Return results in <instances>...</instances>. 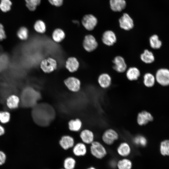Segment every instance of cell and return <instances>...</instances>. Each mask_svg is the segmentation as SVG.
Listing matches in <instances>:
<instances>
[{
    "label": "cell",
    "mask_w": 169,
    "mask_h": 169,
    "mask_svg": "<svg viewBox=\"0 0 169 169\" xmlns=\"http://www.w3.org/2000/svg\"><path fill=\"white\" fill-rule=\"evenodd\" d=\"M118 154L122 156H128L131 152V148L129 144L125 142L121 143L117 149Z\"/></svg>",
    "instance_id": "cell-21"
},
{
    "label": "cell",
    "mask_w": 169,
    "mask_h": 169,
    "mask_svg": "<svg viewBox=\"0 0 169 169\" xmlns=\"http://www.w3.org/2000/svg\"><path fill=\"white\" fill-rule=\"evenodd\" d=\"M111 9L114 12H120L125 9L126 3L125 0H110Z\"/></svg>",
    "instance_id": "cell-18"
},
{
    "label": "cell",
    "mask_w": 169,
    "mask_h": 169,
    "mask_svg": "<svg viewBox=\"0 0 169 169\" xmlns=\"http://www.w3.org/2000/svg\"><path fill=\"white\" fill-rule=\"evenodd\" d=\"M11 115L10 113L7 111H0V122L3 124L8 123L10 120Z\"/></svg>",
    "instance_id": "cell-33"
},
{
    "label": "cell",
    "mask_w": 169,
    "mask_h": 169,
    "mask_svg": "<svg viewBox=\"0 0 169 169\" xmlns=\"http://www.w3.org/2000/svg\"><path fill=\"white\" fill-rule=\"evenodd\" d=\"M155 78L151 73H147L143 76V83L144 85L147 87H151L154 84Z\"/></svg>",
    "instance_id": "cell-24"
},
{
    "label": "cell",
    "mask_w": 169,
    "mask_h": 169,
    "mask_svg": "<svg viewBox=\"0 0 169 169\" xmlns=\"http://www.w3.org/2000/svg\"><path fill=\"white\" fill-rule=\"evenodd\" d=\"M26 5L30 11H33L36 10L37 7L41 3V0H25Z\"/></svg>",
    "instance_id": "cell-30"
},
{
    "label": "cell",
    "mask_w": 169,
    "mask_h": 169,
    "mask_svg": "<svg viewBox=\"0 0 169 169\" xmlns=\"http://www.w3.org/2000/svg\"><path fill=\"white\" fill-rule=\"evenodd\" d=\"M132 164L131 161L127 159H124L119 161L117 166L118 169H131Z\"/></svg>",
    "instance_id": "cell-28"
},
{
    "label": "cell",
    "mask_w": 169,
    "mask_h": 169,
    "mask_svg": "<svg viewBox=\"0 0 169 169\" xmlns=\"http://www.w3.org/2000/svg\"><path fill=\"white\" fill-rule=\"evenodd\" d=\"M48 1L52 5L59 7L63 5L64 0H48Z\"/></svg>",
    "instance_id": "cell-37"
},
{
    "label": "cell",
    "mask_w": 169,
    "mask_h": 169,
    "mask_svg": "<svg viewBox=\"0 0 169 169\" xmlns=\"http://www.w3.org/2000/svg\"><path fill=\"white\" fill-rule=\"evenodd\" d=\"M6 104L7 107L11 110L17 108L20 103V98L17 95L11 94L6 99Z\"/></svg>",
    "instance_id": "cell-12"
},
{
    "label": "cell",
    "mask_w": 169,
    "mask_h": 169,
    "mask_svg": "<svg viewBox=\"0 0 169 169\" xmlns=\"http://www.w3.org/2000/svg\"><path fill=\"white\" fill-rule=\"evenodd\" d=\"M7 159V156L6 153L3 150H0V166L5 163Z\"/></svg>",
    "instance_id": "cell-36"
},
{
    "label": "cell",
    "mask_w": 169,
    "mask_h": 169,
    "mask_svg": "<svg viewBox=\"0 0 169 169\" xmlns=\"http://www.w3.org/2000/svg\"><path fill=\"white\" fill-rule=\"evenodd\" d=\"M75 164V161L73 158L69 157L64 160V166L65 169H74Z\"/></svg>",
    "instance_id": "cell-34"
},
{
    "label": "cell",
    "mask_w": 169,
    "mask_h": 169,
    "mask_svg": "<svg viewBox=\"0 0 169 169\" xmlns=\"http://www.w3.org/2000/svg\"><path fill=\"white\" fill-rule=\"evenodd\" d=\"M140 59L142 62L146 64L151 63L155 60L153 53L147 49H145L141 54Z\"/></svg>",
    "instance_id": "cell-19"
},
{
    "label": "cell",
    "mask_w": 169,
    "mask_h": 169,
    "mask_svg": "<svg viewBox=\"0 0 169 169\" xmlns=\"http://www.w3.org/2000/svg\"><path fill=\"white\" fill-rule=\"evenodd\" d=\"M126 76L129 81H133L138 79L141 75V72L139 69L136 67L132 66L126 70Z\"/></svg>",
    "instance_id": "cell-16"
},
{
    "label": "cell",
    "mask_w": 169,
    "mask_h": 169,
    "mask_svg": "<svg viewBox=\"0 0 169 169\" xmlns=\"http://www.w3.org/2000/svg\"><path fill=\"white\" fill-rule=\"evenodd\" d=\"M153 120V117L151 114L146 110L139 112L137 115V122L140 126L145 125Z\"/></svg>",
    "instance_id": "cell-11"
},
{
    "label": "cell",
    "mask_w": 169,
    "mask_h": 169,
    "mask_svg": "<svg viewBox=\"0 0 169 169\" xmlns=\"http://www.w3.org/2000/svg\"><path fill=\"white\" fill-rule=\"evenodd\" d=\"M33 28L34 30L40 33H45L46 30V27L45 23L41 20H38L35 23Z\"/></svg>",
    "instance_id": "cell-27"
},
{
    "label": "cell",
    "mask_w": 169,
    "mask_h": 169,
    "mask_svg": "<svg viewBox=\"0 0 169 169\" xmlns=\"http://www.w3.org/2000/svg\"><path fill=\"white\" fill-rule=\"evenodd\" d=\"M101 41L104 44L108 46L113 45L117 41L115 33L111 30H107L103 33Z\"/></svg>",
    "instance_id": "cell-8"
},
{
    "label": "cell",
    "mask_w": 169,
    "mask_h": 169,
    "mask_svg": "<svg viewBox=\"0 0 169 169\" xmlns=\"http://www.w3.org/2000/svg\"><path fill=\"white\" fill-rule=\"evenodd\" d=\"M155 79L162 85H169V70L166 69H159L156 72Z\"/></svg>",
    "instance_id": "cell-7"
},
{
    "label": "cell",
    "mask_w": 169,
    "mask_h": 169,
    "mask_svg": "<svg viewBox=\"0 0 169 169\" xmlns=\"http://www.w3.org/2000/svg\"><path fill=\"white\" fill-rule=\"evenodd\" d=\"M82 122L79 118L72 119L68 123V126L70 131L73 132H78L82 128Z\"/></svg>",
    "instance_id": "cell-20"
},
{
    "label": "cell",
    "mask_w": 169,
    "mask_h": 169,
    "mask_svg": "<svg viewBox=\"0 0 169 169\" xmlns=\"http://www.w3.org/2000/svg\"><path fill=\"white\" fill-rule=\"evenodd\" d=\"M5 133L4 127L0 124V136L3 135Z\"/></svg>",
    "instance_id": "cell-38"
},
{
    "label": "cell",
    "mask_w": 169,
    "mask_h": 169,
    "mask_svg": "<svg viewBox=\"0 0 169 169\" xmlns=\"http://www.w3.org/2000/svg\"><path fill=\"white\" fill-rule=\"evenodd\" d=\"M98 82L100 86L104 89H107L110 86L112 78L107 73H104L100 74L98 78Z\"/></svg>",
    "instance_id": "cell-13"
},
{
    "label": "cell",
    "mask_w": 169,
    "mask_h": 169,
    "mask_svg": "<svg viewBox=\"0 0 169 169\" xmlns=\"http://www.w3.org/2000/svg\"><path fill=\"white\" fill-rule=\"evenodd\" d=\"M59 144L62 148L66 150L74 146V140L70 136L65 135L61 138L59 141Z\"/></svg>",
    "instance_id": "cell-14"
},
{
    "label": "cell",
    "mask_w": 169,
    "mask_h": 169,
    "mask_svg": "<svg viewBox=\"0 0 169 169\" xmlns=\"http://www.w3.org/2000/svg\"><path fill=\"white\" fill-rule=\"evenodd\" d=\"M119 26L122 29L129 31L132 29L134 27V22L129 15L124 13L119 20Z\"/></svg>",
    "instance_id": "cell-9"
},
{
    "label": "cell",
    "mask_w": 169,
    "mask_h": 169,
    "mask_svg": "<svg viewBox=\"0 0 169 169\" xmlns=\"http://www.w3.org/2000/svg\"><path fill=\"white\" fill-rule=\"evenodd\" d=\"M149 41L151 47L153 49H159L161 46L162 43L157 35L154 34L151 36L149 38Z\"/></svg>",
    "instance_id": "cell-26"
},
{
    "label": "cell",
    "mask_w": 169,
    "mask_h": 169,
    "mask_svg": "<svg viewBox=\"0 0 169 169\" xmlns=\"http://www.w3.org/2000/svg\"><path fill=\"white\" fill-rule=\"evenodd\" d=\"M98 43L93 35L88 34L85 36L83 42V46L86 51H93L98 48Z\"/></svg>",
    "instance_id": "cell-3"
},
{
    "label": "cell",
    "mask_w": 169,
    "mask_h": 169,
    "mask_svg": "<svg viewBox=\"0 0 169 169\" xmlns=\"http://www.w3.org/2000/svg\"><path fill=\"white\" fill-rule=\"evenodd\" d=\"M113 69L118 73H123L125 71L127 68L125 59L120 55L115 57L112 60Z\"/></svg>",
    "instance_id": "cell-5"
},
{
    "label": "cell",
    "mask_w": 169,
    "mask_h": 169,
    "mask_svg": "<svg viewBox=\"0 0 169 169\" xmlns=\"http://www.w3.org/2000/svg\"><path fill=\"white\" fill-rule=\"evenodd\" d=\"M7 38V35L3 25L0 23V42L3 41Z\"/></svg>",
    "instance_id": "cell-35"
},
{
    "label": "cell",
    "mask_w": 169,
    "mask_h": 169,
    "mask_svg": "<svg viewBox=\"0 0 169 169\" xmlns=\"http://www.w3.org/2000/svg\"><path fill=\"white\" fill-rule=\"evenodd\" d=\"M90 144V152L94 156L98 159H101L106 155V150L100 142L94 141Z\"/></svg>",
    "instance_id": "cell-1"
},
{
    "label": "cell",
    "mask_w": 169,
    "mask_h": 169,
    "mask_svg": "<svg viewBox=\"0 0 169 169\" xmlns=\"http://www.w3.org/2000/svg\"><path fill=\"white\" fill-rule=\"evenodd\" d=\"M87 169H96L95 168L93 167H91L90 168H89Z\"/></svg>",
    "instance_id": "cell-39"
},
{
    "label": "cell",
    "mask_w": 169,
    "mask_h": 169,
    "mask_svg": "<svg viewBox=\"0 0 169 169\" xmlns=\"http://www.w3.org/2000/svg\"><path fill=\"white\" fill-rule=\"evenodd\" d=\"M133 141L136 145L142 146H145L147 143L146 138L142 135H138L136 136L133 138Z\"/></svg>",
    "instance_id": "cell-31"
},
{
    "label": "cell",
    "mask_w": 169,
    "mask_h": 169,
    "mask_svg": "<svg viewBox=\"0 0 169 169\" xmlns=\"http://www.w3.org/2000/svg\"><path fill=\"white\" fill-rule=\"evenodd\" d=\"M73 152L77 156L84 155L87 152L86 146L83 142H79L77 143L73 147Z\"/></svg>",
    "instance_id": "cell-22"
},
{
    "label": "cell",
    "mask_w": 169,
    "mask_h": 169,
    "mask_svg": "<svg viewBox=\"0 0 169 169\" xmlns=\"http://www.w3.org/2000/svg\"><path fill=\"white\" fill-rule=\"evenodd\" d=\"M16 35L19 39L24 41L28 39L29 37V31L26 27L23 26L18 30Z\"/></svg>",
    "instance_id": "cell-25"
},
{
    "label": "cell",
    "mask_w": 169,
    "mask_h": 169,
    "mask_svg": "<svg viewBox=\"0 0 169 169\" xmlns=\"http://www.w3.org/2000/svg\"><path fill=\"white\" fill-rule=\"evenodd\" d=\"M65 37L64 32L60 28L55 29L52 34V39L56 43H60L64 39Z\"/></svg>",
    "instance_id": "cell-23"
},
{
    "label": "cell",
    "mask_w": 169,
    "mask_h": 169,
    "mask_svg": "<svg viewBox=\"0 0 169 169\" xmlns=\"http://www.w3.org/2000/svg\"><path fill=\"white\" fill-rule=\"evenodd\" d=\"M64 83L70 91L76 92L79 91L80 89L81 82L78 78L74 77H70L66 79Z\"/></svg>",
    "instance_id": "cell-10"
},
{
    "label": "cell",
    "mask_w": 169,
    "mask_h": 169,
    "mask_svg": "<svg viewBox=\"0 0 169 169\" xmlns=\"http://www.w3.org/2000/svg\"><path fill=\"white\" fill-rule=\"evenodd\" d=\"M83 142L86 144H91L94 141V135L91 130L85 129L82 131L79 135Z\"/></svg>",
    "instance_id": "cell-15"
},
{
    "label": "cell",
    "mask_w": 169,
    "mask_h": 169,
    "mask_svg": "<svg viewBox=\"0 0 169 169\" xmlns=\"http://www.w3.org/2000/svg\"><path fill=\"white\" fill-rule=\"evenodd\" d=\"M81 23L87 30L92 31L93 30L98 23V20L94 15L87 14L84 15L83 17Z\"/></svg>",
    "instance_id": "cell-4"
},
{
    "label": "cell",
    "mask_w": 169,
    "mask_h": 169,
    "mask_svg": "<svg viewBox=\"0 0 169 169\" xmlns=\"http://www.w3.org/2000/svg\"><path fill=\"white\" fill-rule=\"evenodd\" d=\"M65 66L66 68L69 72L74 73L78 69L79 63L75 57H70L66 61Z\"/></svg>",
    "instance_id": "cell-17"
},
{
    "label": "cell",
    "mask_w": 169,
    "mask_h": 169,
    "mask_svg": "<svg viewBox=\"0 0 169 169\" xmlns=\"http://www.w3.org/2000/svg\"><path fill=\"white\" fill-rule=\"evenodd\" d=\"M57 67L56 61L51 57L43 59L40 63L41 69L46 73H49L53 72L57 68Z\"/></svg>",
    "instance_id": "cell-2"
},
{
    "label": "cell",
    "mask_w": 169,
    "mask_h": 169,
    "mask_svg": "<svg viewBox=\"0 0 169 169\" xmlns=\"http://www.w3.org/2000/svg\"><path fill=\"white\" fill-rule=\"evenodd\" d=\"M12 5L10 0H1L0 9L3 12H6L10 10Z\"/></svg>",
    "instance_id": "cell-32"
},
{
    "label": "cell",
    "mask_w": 169,
    "mask_h": 169,
    "mask_svg": "<svg viewBox=\"0 0 169 169\" xmlns=\"http://www.w3.org/2000/svg\"><path fill=\"white\" fill-rule=\"evenodd\" d=\"M160 151L163 156H169V140H165L161 142Z\"/></svg>",
    "instance_id": "cell-29"
},
{
    "label": "cell",
    "mask_w": 169,
    "mask_h": 169,
    "mask_svg": "<svg viewBox=\"0 0 169 169\" xmlns=\"http://www.w3.org/2000/svg\"><path fill=\"white\" fill-rule=\"evenodd\" d=\"M119 135L114 130L109 129L103 133L102 139L103 142L107 145H111L118 139Z\"/></svg>",
    "instance_id": "cell-6"
}]
</instances>
